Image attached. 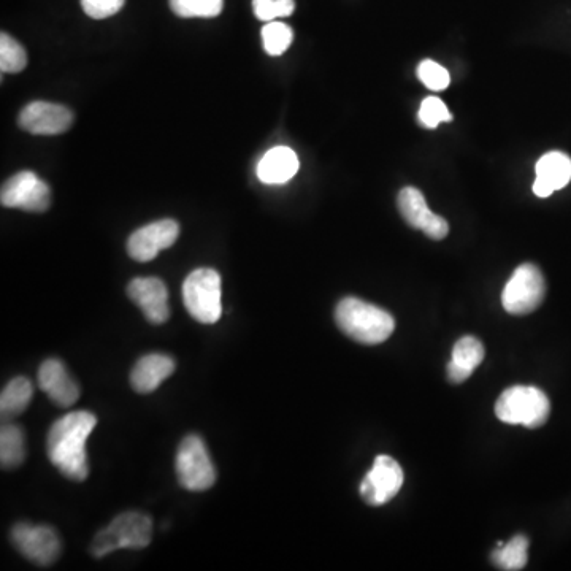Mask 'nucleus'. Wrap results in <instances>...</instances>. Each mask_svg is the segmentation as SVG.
Instances as JSON below:
<instances>
[{"mask_svg":"<svg viewBox=\"0 0 571 571\" xmlns=\"http://www.w3.org/2000/svg\"><path fill=\"white\" fill-rule=\"evenodd\" d=\"M96 424V416L89 411H73L54 422L48 432V459L69 480L85 481L88 478L86 441Z\"/></svg>","mask_w":571,"mask_h":571,"instance_id":"obj_1","label":"nucleus"},{"mask_svg":"<svg viewBox=\"0 0 571 571\" xmlns=\"http://www.w3.org/2000/svg\"><path fill=\"white\" fill-rule=\"evenodd\" d=\"M335 322L346 337L368 346L386 342L395 329V321L389 311L357 297H345L338 303Z\"/></svg>","mask_w":571,"mask_h":571,"instance_id":"obj_2","label":"nucleus"},{"mask_svg":"<svg viewBox=\"0 0 571 571\" xmlns=\"http://www.w3.org/2000/svg\"><path fill=\"white\" fill-rule=\"evenodd\" d=\"M551 413L548 395L535 386H511L495 403V414L511 426L538 429L545 426Z\"/></svg>","mask_w":571,"mask_h":571,"instance_id":"obj_3","label":"nucleus"},{"mask_svg":"<svg viewBox=\"0 0 571 571\" xmlns=\"http://www.w3.org/2000/svg\"><path fill=\"white\" fill-rule=\"evenodd\" d=\"M153 537V522L143 513L119 514L110 526L100 530L92 541V556L100 557L112 554L116 549H140L150 545Z\"/></svg>","mask_w":571,"mask_h":571,"instance_id":"obj_4","label":"nucleus"},{"mask_svg":"<svg viewBox=\"0 0 571 571\" xmlns=\"http://www.w3.org/2000/svg\"><path fill=\"white\" fill-rule=\"evenodd\" d=\"M183 302L189 315L202 324H215L223 315L221 276L213 269H197L183 283Z\"/></svg>","mask_w":571,"mask_h":571,"instance_id":"obj_5","label":"nucleus"},{"mask_svg":"<svg viewBox=\"0 0 571 571\" xmlns=\"http://www.w3.org/2000/svg\"><path fill=\"white\" fill-rule=\"evenodd\" d=\"M546 296L545 276L535 264H522L514 270L502 292V305L510 315H530Z\"/></svg>","mask_w":571,"mask_h":571,"instance_id":"obj_6","label":"nucleus"},{"mask_svg":"<svg viewBox=\"0 0 571 571\" xmlns=\"http://www.w3.org/2000/svg\"><path fill=\"white\" fill-rule=\"evenodd\" d=\"M175 470L181 486L188 491H207L216 481V470L208 456L207 446L197 435H189L181 441Z\"/></svg>","mask_w":571,"mask_h":571,"instance_id":"obj_7","label":"nucleus"},{"mask_svg":"<svg viewBox=\"0 0 571 571\" xmlns=\"http://www.w3.org/2000/svg\"><path fill=\"white\" fill-rule=\"evenodd\" d=\"M0 202L7 208L43 213L50 208L51 189L34 172L24 170L5 181L0 192Z\"/></svg>","mask_w":571,"mask_h":571,"instance_id":"obj_8","label":"nucleus"},{"mask_svg":"<svg viewBox=\"0 0 571 571\" xmlns=\"http://www.w3.org/2000/svg\"><path fill=\"white\" fill-rule=\"evenodd\" d=\"M12 541L27 560L40 567L54 564L61 554L58 533L50 526H32L21 522L13 527Z\"/></svg>","mask_w":571,"mask_h":571,"instance_id":"obj_9","label":"nucleus"},{"mask_svg":"<svg viewBox=\"0 0 571 571\" xmlns=\"http://www.w3.org/2000/svg\"><path fill=\"white\" fill-rule=\"evenodd\" d=\"M403 470L391 456H378L361 483V495L372 506L386 505L402 489Z\"/></svg>","mask_w":571,"mask_h":571,"instance_id":"obj_10","label":"nucleus"},{"mask_svg":"<svg viewBox=\"0 0 571 571\" xmlns=\"http://www.w3.org/2000/svg\"><path fill=\"white\" fill-rule=\"evenodd\" d=\"M180 226L173 219H162L135 230L127 242V253L138 262H150L161 251L177 242Z\"/></svg>","mask_w":571,"mask_h":571,"instance_id":"obj_11","label":"nucleus"},{"mask_svg":"<svg viewBox=\"0 0 571 571\" xmlns=\"http://www.w3.org/2000/svg\"><path fill=\"white\" fill-rule=\"evenodd\" d=\"M397 207H399L400 215L411 227L422 230L432 240H443L448 235L449 226L446 219L430 211L419 189L411 188V186L403 188L397 197Z\"/></svg>","mask_w":571,"mask_h":571,"instance_id":"obj_12","label":"nucleus"},{"mask_svg":"<svg viewBox=\"0 0 571 571\" xmlns=\"http://www.w3.org/2000/svg\"><path fill=\"white\" fill-rule=\"evenodd\" d=\"M18 124L34 135H58L69 131L73 113L64 105L51 102H32L23 108Z\"/></svg>","mask_w":571,"mask_h":571,"instance_id":"obj_13","label":"nucleus"},{"mask_svg":"<svg viewBox=\"0 0 571 571\" xmlns=\"http://www.w3.org/2000/svg\"><path fill=\"white\" fill-rule=\"evenodd\" d=\"M127 294L151 324H164L169 319V291L159 278H135Z\"/></svg>","mask_w":571,"mask_h":571,"instance_id":"obj_14","label":"nucleus"},{"mask_svg":"<svg viewBox=\"0 0 571 571\" xmlns=\"http://www.w3.org/2000/svg\"><path fill=\"white\" fill-rule=\"evenodd\" d=\"M39 386L61 408L72 407L80 397L78 384L58 359H48L40 365Z\"/></svg>","mask_w":571,"mask_h":571,"instance_id":"obj_15","label":"nucleus"},{"mask_svg":"<svg viewBox=\"0 0 571 571\" xmlns=\"http://www.w3.org/2000/svg\"><path fill=\"white\" fill-rule=\"evenodd\" d=\"M537 180L533 183L535 196L546 199L552 192L564 189L571 181V159L568 154L551 151L541 156L535 167Z\"/></svg>","mask_w":571,"mask_h":571,"instance_id":"obj_16","label":"nucleus"},{"mask_svg":"<svg viewBox=\"0 0 571 571\" xmlns=\"http://www.w3.org/2000/svg\"><path fill=\"white\" fill-rule=\"evenodd\" d=\"M175 372V361L165 354H148L135 364L131 384L140 394H150Z\"/></svg>","mask_w":571,"mask_h":571,"instance_id":"obj_17","label":"nucleus"},{"mask_svg":"<svg viewBox=\"0 0 571 571\" xmlns=\"http://www.w3.org/2000/svg\"><path fill=\"white\" fill-rule=\"evenodd\" d=\"M299 172V158L288 146L267 151L257 164V177L265 184L288 183Z\"/></svg>","mask_w":571,"mask_h":571,"instance_id":"obj_18","label":"nucleus"},{"mask_svg":"<svg viewBox=\"0 0 571 571\" xmlns=\"http://www.w3.org/2000/svg\"><path fill=\"white\" fill-rule=\"evenodd\" d=\"M484 359V346L478 338L467 335L454 345L453 357L446 368L448 380L453 384L467 381Z\"/></svg>","mask_w":571,"mask_h":571,"instance_id":"obj_19","label":"nucleus"},{"mask_svg":"<svg viewBox=\"0 0 571 571\" xmlns=\"http://www.w3.org/2000/svg\"><path fill=\"white\" fill-rule=\"evenodd\" d=\"M34 388L31 381L24 376H16L10 383L5 386L2 395H0V413L2 419L18 418L24 413L29 403H31Z\"/></svg>","mask_w":571,"mask_h":571,"instance_id":"obj_20","label":"nucleus"},{"mask_svg":"<svg viewBox=\"0 0 571 571\" xmlns=\"http://www.w3.org/2000/svg\"><path fill=\"white\" fill-rule=\"evenodd\" d=\"M527 560H529V538L524 535H516L506 545L499 543L492 554L495 567L505 571L522 570L526 567Z\"/></svg>","mask_w":571,"mask_h":571,"instance_id":"obj_21","label":"nucleus"},{"mask_svg":"<svg viewBox=\"0 0 571 571\" xmlns=\"http://www.w3.org/2000/svg\"><path fill=\"white\" fill-rule=\"evenodd\" d=\"M26 457L24 434L15 424H5L0 430V464L5 470L20 467Z\"/></svg>","mask_w":571,"mask_h":571,"instance_id":"obj_22","label":"nucleus"},{"mask_svg":"<svg viewBox=\"0 0 571 571\" xmlns=\"http://www.w3.org/2000/svg\"><path fill=\"white\" fill-rule=\"evenodd\" d=\"M170 8L181 18H215L223 12L224 0H170Z\"/></svg>","mask_w":571,"mask_h":571,"instance_id":"obj_23","label":"nucleus"},{"mask_svg":"<svg viewBox=\"0 0 571 571\" xmlns=\"http://www.w3.org/2000/svg\"><path fill=\"white\" fill-rule=\"evenodd\" d=\"M27 64V54L23 45L2 32L0 35V69L4 73L23 72Z\"/></svg>","mask_w":571,"mask_h":571,"instance_id":"obj_24","label":"nucleus"},{"mask_svg":"<svg viewBox=\"0 0 571 571\" xmlns=\"http://www.w3.org/2000/svg\"><path fill=\"white\" fill-rule=\"evenodd\" d=\"M294 34L288 24L278 23V21H270L265 24L262 29V42H264V50L270 56H281L284 51H288L291 46Z\"/></svg>","mask_w":571,"mask_h":571,"instance_id":"obj_25","label":"nucleus"},{"mask_svg":"<svg viewBox=\"0 0 571 571\" xmlns=\"http://www.w3.org/2000/svg\"><path fill=\"white\" fill-rule=\"evenodd\" d=\"M419 121L422 126L435 129L441 123H449L453 121V115L449 113L443 100L438 97H427L422 100L421 108H419Z\"/></svg>","mask_w":571,"mask_h":571,"instance_id":"obj_26","label":"nucleus"},{"mask_svg":"<svg viewBox=\"0 0 571 571\" xmlns=\"http://www.w3.org/2000/svg\"><path fill=\"white\" fill-rule=\"evenodd\" d=\"M296 8L294 0H253L254 15L257 20L275 21L276 18L291 16Z\"/></svg>","mask_w":571,"mask_h":571,"instance_id":"obj_27","label":"nucleus"},{"mask_svg":"<svg viewBox=\"0 0 571 571\" xmlns=\"http://www.w3.org/2000/svg\"><path fill=\"white\" fill-rule=\"evenodd\" d=\"M418 77L422 85L429 88L430 91H443L451 83L448 70L441 67L437 62L429 61V59L419 64Z\"/></svg>","mask_w":571,"mask_h":571,"instance_id":"obj_28","label":"nucleus"},{"mask_svg":"<svg viewBox=\"0 0 571 571\" xmlns=\"http://www.w3.org/2000/svg\"><path fill=\"white\" fill-rule=\"evenodd\" d=\"M126 0H81V7L92 20H105L116 15Z\"/></svg>","mask_w":571,"mask_h":571,"instance_id":"obj_29","label":"nucleus"}]
</instances>
